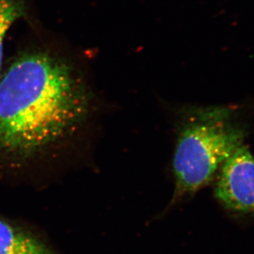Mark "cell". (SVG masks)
<instances>
[{
	"instance_id": "5",
	"label": "cell",
	"mask_w": 254,
	"mask_h": 254,
	"mask_svg": "<svg viewBox=\"0 0 254 254\" xmlns=\"http://www.w3.org/2000/svg\"><path fill=\"white\" fill-rule=\"evenodd\" d=\"M24 0H0V68L5 35L13 22L26 15Z\"/></svg>"
},
{
	"instance_id": "2",
	"label": "cell",
	"mask_w": 254,
	"mask_h": 254,
	"mask_svg": "<svg viewBox=\"0 0 254 254\" xmlns=\"http://www.w3.org/2000/svg\"><path fill=\"white\" fill-rule=\"evenodd\" d=\"M245 128L231 108H192L179 126L174 151V196L169 206L190 197L217 176L233 153L242 146Z\"/></svg>"
},
{
	"instance_id": "4",
	"label": "cell",
	"mask_w": 254,
	"mask_h": 254,
	"mask_svg": "<svg viewBox=\"0 0 254 254\" xmlns=\"http://www.w3.org/2000/svg\"><path fill=\"white\" fill-rule=\"evenodd\" d=\"M0 254H58L32 233L0 219Z\"/></svg>"
},
{
	"instance_id": "3",
	"label": "cell",
	"mask_w": 254,
	"mask_h": 254,
	"mask_svg": "<svg viewBox=\"0 0 254 254\" xmlns=\"http://www.w3.org/2000/svg\"><path fill=\"white\" fill-rule=\"evenodd\" d=\"M216 178L215 197L226 210L254 214V157L245 144L225 162Z\"/></svg>"
},
{
	"instance_id": "1",
	"label": "cell",
	"mask_w": 254,
	"mask_h": 254,
	"mask_svg": "<svg viewBox=\"0 0 254 254\" xmlns=\"http://www.w3.org/2000/svg\"><path fill=\"white\" fill-rule=\"evenodd\" d=\"M92 100L82 75L62 57H18L0 80V165L17 169L60 150L85 127Z\"/></svg>"
}]
</instances>
